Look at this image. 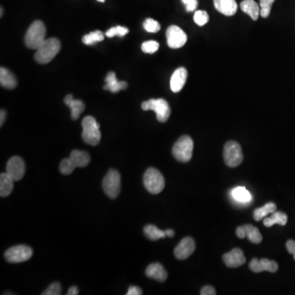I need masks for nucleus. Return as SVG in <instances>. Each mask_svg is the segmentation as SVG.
I'll return each mask as SVG.
<instances>
[{
	"instance_id": "1",
	"label": "nucleus",
	"mask_w": 295,
	"mask_h": 295,
	"mask_svg": "<svg viewBox=\"0 0 295 295\" xmlns=\"http://www.w3.org/2000/svg\"><path fill=\"white\" fill-rule=\"evenodd\" d=\"M46 28L43 22L36 20L28 28L25 36V44L32 50H38L46 41Z\"/></svg>"
},
{
	"instance_id": "2",
	"label": "nucleus",
	"mask_w": 295,
	"mask_h": 295,
	"mask_svg": "<svg viewBox=\"0 0 295 295\" xmlns=\"http://www.w3.org/2000/svg\"><path fill=\"white\" fill-rule=\"evenodd\" d=\"M61 48V44L56 38L46 40L43 44L36 50L34 60L40 64H48L54 58Z\"/></svg>"
},
{
	"instance_id": "3",
	"label": "nucleus",
	"mask_w": 295,
	"mask_h": 295,
	"mask_svg": "<svg viewBox=\"0 0 295 295\" xmlns=\"http://www.w3.org/2000/svg\"><path fill=\"white\" fill-rule=\"evenodd\" d=\"M82 138L86 143L90 146H96L100 144L101 140V133L100 130V124L97 122L96 118L88 116L82 120Z\"/></svg>"
},
{
	"instance_id": "4",
	"label": "nucleus",
	"mask_w": 295,
	"mask_h": 295,
	"mask_svg": "<svg viewBox=\"0 0 295 295\" xmlns=\"http://www.w3.org/2000/svg\"><path fill=\"white\" fill-rule=\"evenodd\" d=\"M193 140L188 136L180 137L172 148V154L177 161L188 162L193 155Z\"/></svg>"
},
{
	"instance_id": "5",
	"label": "nucleus",
	"mask_w": 295,
	"mask_h": 295,
	"mask_svg": "<svg viewBox=\"0 0 295 295\" xmlns=\"http://www.w3.org/2000/svg\"><path fill=\"white\" fill-rule=\"evenodd\" d=\"M144 184L150 194H158L164 190L165 180L158 170L150 168L146 170L144 176Z\"/></svg>"
},
{
	"instance_id": "6",
	"label": "nucleus",
	"mask_w": 295,
	"mask_h": 295,
	"mask_svg": "<svg viewBox=\"0 0 295 295\" xmlns=\"http://www.w3.org/2000/svg\"><path fill=\"white\" fill-rule=\"evenodd\" d=\"M141 108L144 111L152 110L156 112L157 119L160 122H165L170 116V109L168 102L164 98H158V100H148L144 102L141 105Z\"/></svg>"
},
{
	"instance_id": "7",
	"label": "nucleus",
	"mask_w": 295,
	"mask_h": 295,
	"mask_svg": "<svg viewBox=\"0 0 295 295\" xmlns=\"http://www.w3.org/2000/svg\"><path fill=\"white\" fill-rule=\"evenodd\" d=\"M224 161L230 168L240 166L243 162V152L241 146L236 141H228L224 147Z\"/></svg>"
},
{
	"instance_id": "8",
	"label": "nucleus",
	"mask_w": 295,
	"mask_h": 295,
	"mask_svg": "<svg viewBox=\"0 0 295 295\" xmlns=\"http://www.w3.org/2000/svg\"><path fill=\"white\" fill-rule=\"evenodd\" d=\"M102 188L108 197L115 200L119 196L120 191V176L118 170H108L102 180Z\"/></svg>"
},
{
	"instance_id": "9",
	"label": "nucleus",
	"mask_w": 295,
	"mask_h": 295,
	"mask_svg": "<svg viewBox=\"0 0 295 295\" xmlns=\"http://www.w3.org/2000/svg\"><path fill=\"white\" fill-rule=\"evenodd\" d=\"M33 254L30 248L26 246H18L10 248L5 252L4 256L11 264H20L29 260Z\"/></svg>"
},
{
	"instance_id": "10",
	"label": "nucleus",
	"mask_w": 295,
	"mask_h": 295,
	"mask_svg": "<svg viewBox=\"0 0 295 295\" xmlns=\"http://www.w3.org/2000/svg\"><path fill=\"white\" fill-rule=\"evenodd\" d=\"M166 41L170 48H180L187 42V36L184 30L177 26H170L166 30Z\"/></svg>"
},
{
	"instance_id": "11",
	"label": "nucleus",
	"mask_w": 295,
	"mask_h": 295,
	"mask_svg": "<svg viewBox=\"0 0 295 295\" xmlns=\"http://www.w3.org/2000/svg\"><path fill=\"white\" fill-rule=\"evenodd\" d=\"M25 162L22 158H11L8 162L6 166V173L14 180V182H18L22 179L25 175Z\"/></svg>"
},
{
	"instance_id": "12",
	"label": "nucleus",
	"mask_w": 295,
	"mask_h": 295,
	"mask_svg": "<svg viewBox=\"0 0 295 295\" xmlns=\"http://www.w3.org/2000/svg\"><path fill=\"white\" fill-rule=\"evenodd\" d=\"M196 250V242L191 237L183 238L174 250L176 258L179 260H184L191 256Z\"/></svg>"
},
{
	"instance_id": "13",
	"label": "nucleus",
	"mask_w": 295,
	"mask_h": 295,
	"mask_svg": "<svg viewBox=\"0 0 295 295\" xmlns=\"http://www.w3.org/2000/svg\"><path fill=\"white\" fill-rule=\"evenodd\" d=\"M236 236L238 238H247L248 240L254 244L261 243L262 240V236L256 227L252 225H244L238 226L236 229Z\"/></svg>"
},
{
	"instance_id": "14",
	"label": "nucleus",
	"mask_w": 295,
	"mask_h": 295,
	"mask_svg": "<svg viewBox=\"0 0 295 295\" xmlns=\"http://www.w3.org/2000/svg\"><path fill=\"white\" fill-rule=\"evenodd\" d=\"M223 262L228 268H236L246 264V258L240 248H234L223 255Z\"/></svg>"
},
{
	"instance_id": "15",
	"label": "nucleus",
	"mask_w": 295,
	"mask_h": 295,
	"mask_svg": "<svg viewBox=\"0 0 295 295\" xmlns=\"http://www.w3.org/2000/svg\"><path fill=\"white\" fill-rule=\"evenodd\" d=\"M250 269L256 273L262 272L264 270L274 273L278 270V264L275 261H270L269 259L262 258L258 260L256 258H254L250 262Z\"/></svg>"
},
{
	"instance_id": "16",
	"label": "nucleus",
	"mask_w": 295,
	"mask_h": 295,
	"mask_svg": "<svg viewBox=\"0 0 295 295\" xmlns=\"http://www.w3.org/2000/svg\"><path fill=\"white\" fill-rule=\"evenodd\" d=\"M188 72L186 69L184 68H179L173 72L172 78H170V90L174 93H178L182 90L186 82Z\"/></svg>"
},
{
	"instance_id": "17",
	"label": "nucleus",
	"mask_w": 295,
	"mask_h": 295,
	"mask_svg": "<svg viewBox=\"0 0 295 295\" xmlns=\"http://www.w3.org/2000/svg\"><path fill=\"white\" fill-rule=\"evenodd\" d=\"M214 2L216 10L225 16H233L238 10L236 0H214Z\"/></svg>"
},
{
	"instance_id": "18",
	"label": "nucleus",
	"mask_w": 295,
	"mask_h": 295,
	"mask_svg": "<svg viewBox=\"0 0 295 295\" xmlns=\"http://www.w3.org/2000/svg\"><path fill=\"white\" fill-rule=\"evenodd\" d=\"M105 82L106 84L104 86V88L105 90L111 91L112 93H118L119 91L128 88V83L126 82H118L116 74L112 72L108 73L107 76L105 78Z\"/></svg>"
},
{
	"instance_id": "19",
	"label": "nucleus",
	"mask_w": 295,
	"mask_h": 295,
	"mask_svg": "<svg viewBox=\"0 0 295 295\" xmlns=\"http://www.w3.org/2000/svg\"><path fill=\"white\" fill-rule=\"evenodd\" d=\"M146 274L148 278L154 279L159 282H164L168 278V273L162 264H152L148 266Z\"/></svg>"
},
{
	"instance_id": "20",
	"label": "nucleus",
	"mask_w": 295,
	"mask_h": 295,
	"mask_svg": "<svg viewBox=\"0 0 295 295\" xmlns=\"http://www.w3.org/2000/svg\"><path fill=\"white\" fill-rule=\"evenodd\" d=\"M69 158L72 162L76 168H86L90 162V157L88 152L80 150H73L70 152Z\"/></svg>"
},
{
	"instance_id": "21",
	"label": "nucleus",
	"mask_w": 295,
	"mask_h": 295,
	"mask_svg": "<svg viewBox=\"0 0 295 295\" xmlns=\"http://www.w3.org/2000/svg\"><path fill=\"white\" fill-rule=\"evenodd\" d=\"M0 84L4 88L12 90L16 86L18 82L15 76L10 70H8L5 68H0Z\"/></svg>"
},
{
	"instance_id": "22",
	"label": "nucleus",
	"mask_w": 295,
	"mask_h": 295,
	"mask_svg": "<svg viewBox=\"0 0 295 295\" xmlns=\"http://www.w3.org/2000/svg\"><path fill=\"white\" fill-rule=\"evenodd\" d=\"M240 10L250 15L254 20H258L260 15V8L254 0H244L240 4Z\"/></svg>"
},
{
	"instance_id": "23",
	"label": "nucleus",
	"mask_w": 295,
	"mask_h": 295,
	"mask_svg": "<svg viewBox=\"0 0 295 295\" xmlns=\"http://www.w3.org/2000/svg\"><path fill=\"white\" fill-rule=\"evenodd\" d=\"M14 180L7 173H1L0 175V196L7 197L14 190Z\"/></svg>"
},
{
	"instance_id": "24",
	"label": "nucleus",
	"mask_w": 295,
	"mask_h": 295,
	"mask_svg": "<svg viewBox=\"0 0 295 295\" xmlns=\"http://www.w3.org/2000/svg\"><path fill=\"white\" fill-rule=\"evenodd\" d=\"M288 222V216L282 212H274L270 218H266L264 220L265 226L270 227L278 224L280 226H286Z\"/></svg>"
},
{
	"instance_id": "25",
	"label": "nucleus",
	"mask_w": 295,
	"mask_h": 295,
	"mask_svg": "<svg viewBox=\"0 0 295 295\" xmlns=\"http://www.w3.org/2000/svg\"><path fill=\"white\" fill-rule=\"evenodd\" d=\"M232 196L236 201L242 204H247L252 200V196L250 191L244 187L238 186L234 188L232 192Z\"/></svg>"
},
{
	"instance_id": "26",
	"label": "nucleus",
	"mask_w": 295,
	"mask_h": 295,
	"mask_svg": "<svg viewBox=\"0 0 295 295\" xmlns=\"http://www.w3.org/2000/svg\"><path fill=\"white\" fill-rule=\"evenodd\" d=\"M276 205L274 202H268L264 206L255 209L254 212V218L255 220L259 222V220H262L269 214H273L274 212H276Z\"/></svg>"
},
{
	"instance_id": "27",
	"label": "nucleus",
	"mask_w": 295,
	"mask_h": 295,
	"mask_svg": "<svg viewBox=\"0 0 295 295\" xmlns=\"http://www.w3.org/2000/svg\"><path fill=\"white\" fill-rule=\"evenodd\" d=\"M144 232L146 237L150 238V240H158L168 236L166 230H161L157 226L152 225L146 226L144 229Z\"/></svg>"
},
{
	"instance_id": "28",
	"label": "nucleus",
	"mask_w": 295,
	"mask_h": 295,
	"mask_svg": "<svg viewBox=\"0 0 295 295\" xmlns=\"http://www.w3.org/2000/svg\"><path fill=\"white\" fill-rule=\"evenodd\" d=\"M68 107L70 108V116L72 120H78V118L80 116V114L84 112V102H82V100H73L72 102L69 104Z\"/></svg>"
},
{
	"instance_id": "29",
	"label": "nucleus",
	"mask_w": 295,
	"mask_h": 295,
	"mask_svg": "<svg viewBox=\"0 0 295 295\" xmlns=\"http://www.w3.org/2000/svg\"><path fill=\"white\" fill-rule=\"evenodd\" d=\"M104 40V34L100 30H96V32H90V34H86L82 38V42L86 46H93L97 42H101Z\"/></svg>"
},
{
	"instance_id": "30",
	"label": "nucleus",
	"mask_w": 295,
	"mask_h": 295,
	"mask_svg": "<svg viewBox=\"0 0 295 295\" xmlns=\"http://www.w3.org/2000/svg\"><path fill=\"white\" fill-rule=\"evenodd\" d=\"M128 33H129V29L128 28L118 26L112 28L111 29H109L108 30H107L105 34L108 38H112V37L115 36H125L126 34H128Z\"/></svg>"
},
{
	"instance_id": "31",
	"label": "nucleus",
	"mask_w": 295,
	"mask_h": 295,
	"mask_svg": "<svg viewBox=\"0 0 295 295\" xmlns=\"http://www.w3.org/2000/svg\"><path fill=\"white\" fill-rule=\"evenodd\" d=\"M75 168V165L72 164V162L70 161V158L64 159L59 165L60 172L64 175H70Z\"/></svg>"
},
{
	"instance_id": "32",
	"label": "nucleus",
	"mask_w": 295,
	"mask_h": 295,
	"mask_svg": "<svg viewBox=\"0 0 295 295\" xmlns=\"http://www.w3.org/2000/svg\"><path fill=\"white\" fill-rule=\"evenodd\" d=\"M275 2V0H260V15L262 18H266L269 16L270 14V10H272V6Z\"/></svg>"
},
{
	"instance_id": "33",
	"label": "nucleus",
	"mask_w": 295,
	"mask_h": 295,
	"mask_svg": "<svg viewBox=\"0 0 295 295\" xmlns=\"http://www.w3.org/2000/svg\"><path fill=\"white\" fill-rule=\"evenodd\" d=\"M194 20L200 26L206 25L209 20L208 14L206 11H202V10L196 11L194 15Z\"/></svg>"
},
{
	"instance_id": "34",
	"label": "nucleus",
	"mask_w": 295,
	"mask_h": 295,
	"mask_svg": "<svg viewBox=\"0 0 295 295\" xmlns=\"http://www.w3.org/2000/svg\"><path fill=\"white\" fill-rule=\"evenodd\" d=\"M143 26L146 32H150V33H157L161 29L160 24L158 22L157 20L152 18L146 19Z\"/></svg>"
},
{
	"instance_id": "35",
	"label": "nucleus",
	"mask_w": 295,
	"mask_h": 295,
	"mask_svg": "<svg viewBox=\"0 0 295 295\" xmlns=\"http://www.w3.org/2000/svg\"><path fill=\"white\" fill-rule=\"evenodd\" d=\"M141 48L146 54H154L159 48V44L155 40L146 41L142 44Z\"/></svg>"
},
{
	"instance_id": "36",
	"label": "nucleus",
	"mask_w": 295,
	"mask_h": 295,
	"mask_svg": "<svg viewBox=\"0 0 295 295\" xmlns=\"http://www.w3.org/2000/svg\"><path fill=\"white\" fill-rule=\"evenodd\" d=\"M62 294L61 284L58 282H54L50 284L46 290L44 291L43 295H59Z\"/></svg>"
},
{
	"instance_id": "37",
	"label": "nucleus",
	"mask_w": 295,
	"mask_h": 295,
	"mask_svg": "<svg viewBox=\"0 0 295 295\" xmlns=\"http://www.w3.org/2000/svg\"><path fill=\"white\" fill-rule=\"evenodd\" d=\"M182 2L186 6V10L187 12H194L196 10L198 7V0H182Z\"/></svg>"
},
{
	"instance_id": "38",
	"label": "nucleus",
	"mask_w": 295,
	"mask_h": 295,
	"mask_svg": "<svg viewBox=\"0 0 295 295\" xmlns=\"http://www.w3.org/2000/svg\"><path fill=\"white\" fill-rule=\"evenodd\" d=\"M216 294L215 288L209 286H204L200 292V294L202 295H215Z\"/></svg>"
},
{
	"instance_id": "39",
	"label": "nucleus",
	"mask_w": 295,
	"mask_h": 295,
	"mask_svg": "<svg viewBox=\"0 0 295 295\" xmlns=\"http://www.w3.org/2000/svg\"><path fill=\"white\" fill-rule=\"evenodd\" d=\"M286 248L290 254L293 255L294 259L295 260V241L292 240L287 241Z\"/></svg>"
},
{
	"instance_id": "40",
	"label": "nucleus",
	"mask_w": 295,
	"mask_h": 295,
	"mask_svg": "<svg viewBox=\"0 0 295 295\" xmlns=\"http://www.w3.org/2000/svg\"><path fill=\"white\" fill-rule=\"evenodd\" d=\"M143 294L142 290L138 286H133L130 287L128 290V295H140Z\"/></svg>"
},
{
	"instance_id": "41",
	"label": "nucleus",
	"mask_w": 295,
	"mask_h": 295,
	"mask_svg": "<svg viewBox=\"0 0 295 295\" xmlns=\"http://www.w3.org/2000/svg\"><path fill=\"white\" fill-rule=\"evenodd\" d=\"M79 294V290H78V287L76 286H72L69 288L68 291V295H78Z\"/></svg>"
},
{
	"instance_id": "42",
	"label": "nucleus",
	"mask_w": 295,
	"mask_h": 295,
	"mask_svg": "<svg viewBox=\"0 0 295 295\" xmlns=\"http://www.w3.org/2000/svg\"><path fill=\"white\" fill-rule=\"evenodd\" d=\"M5 119H6V112L4 110H1L0 112V126H2V124L4 123Z\"/></svg>"
},
{
	"instance_id": "43",
	"label": "nucleus",
	"mask_w": 295,
	"mask_h": 295,
	"mask_svg": "<svg viewBox=\"0 0 295 295\" xmlns=\"http://www.w3.org/2000/svg\"><path fill=\"white\" fill-rule=\"evenodd\" d=\"M73 100H74V98H73L72 96V94H68V96H66V97H65V98H64V102H65V104H66V106H68L69 104H70Z\"/></svg>"
},
{
	"instance_id": "44",
	"label": "nucleus",
	"mask_w": 295,
	"mask_h": 295,
	"mask_svg": "<svg viewBox=\"0 0 295 295\" xmlns=\"http://www.w3.org/2000/svg\"><path fill=\"white\" fill-rule=\"evenodd\" d=\"M166 234L168 237L172 238L173 236H175V232L173 230H166Z\"/></svg>"
},
{
	"instance_id": "45",
	"label": "nucleus",
	"mask_w": 295,
	"mask_h": 295,
	"mask_svg": "<svg viewBox=\"0 0 295 295\" xmlns=\"http://www.w3.org/2000/svg\"><path fill=\"white\" fill-rule=\"evenodd\" d=\"M98 2H104L105 0H98Z\"/></svg>"
},
{
	"instance_id": "46",
	"label": "nucleus",
	"mask_w": 295,
	"mask_h": 295,
	"mask_svg": "<svg viewBox=\"0 0 295 295\" xmlns=\"http://www.w3.org/2000/svg\"><path fill=\"white\" fill-rule=\"evenodd\" d=\"M2 16V8H1V16Z\"/></svg>"
}]
</instances>
